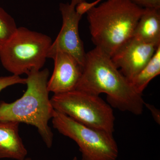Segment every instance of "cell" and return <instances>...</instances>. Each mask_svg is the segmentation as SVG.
Segmentation results:
<instances>
[{"instance_id": "obj_13", "label": "cell", "mask_w": 160, "mask_h": 160, "mask_svg": "<svg viewBox=\"0 0 160 160\" xmlns=\"http://www.w3.org/2000/svg\"><path fill=\"white\" fill-rule=\"evenodd\" d=\"M18 29L13 18L0 7V49L11 39Z\"/></svg>"}, {"instance_id": "obj_2", "label": "cell", "mask_w": 160, "mask_h": 160, "mask_svg": "<svg viewBox=\"0 0 160 160\" xmlns=\"http://www.w3.org/2000/svg\"><path fill=\"white\" fill-rule=\"evenodd\" d=\"M144 9L130 0H107L87 10L91 40L111 57L132 38Z\"/></svg>"}, {"instance_id": "obj_14", "label": "cell", "mask_w": 160, "mask_h": 160, "mask_svg": "<svg viewBox=\"0 0 160 160\" xmlns=\"http://www.w3.org/2000/svg\"><path fill=\"white\" fill-rule=\"evenodd\" d=\"M26 79L12 75L9 76L0 77V92L9 86L17 84H26Z\"/></svg>"}, {"instance_id": "obj_6", "label": "cell", "mask_w": 160, "mask_h": 160, "mask_svg": "<svg viewBox=\"0 0 160 160\" xmlns=\"http://www.w3.org/2000/svg\"><path fill=\"white\" fill-rule=\"evenodd\" d=\"M52 119L54 129L77 143L82 160L117 158L118 148L113 133L85 126L55 109Z\"/></svg>"}, {"instance_id": "obj_3", "label": "cell", "mask_w": 160, "mask_h": 160, "mask_svg": "<svg viewBox=\"0 0 160 160\" xmlns=\"http://www.w3.org/2000/svg\"><path fill=\"white\" fill-rule=\"evenodd\" d=\"M27 89L13 102H0V121L25 123L34 126L48 148H51L53 133L49 126L54 109L49 98L48 69L33 70L27 74Z\"/></svg>"}, {"instance_id": "obj_9", "label": "cell", "mask_w": 160, "mask_h": 160, "mask_svg": "<svg viewBox=\"0 0 160 160\" xmlns=\"http://www.w3.org/2000/svg\"><path fill=\"white\" fill-rule=\"evenodd\" d=\"M51 58L54 66L47 84L49 92L58 94L75 90L82 73L83 66L66 52H57Z\"/></svg>"}, {"instance_id": "obj_1", "label": "cell", "mask_w": 160, "mask_h": 160, "mask_svg": "<svg viewBox=\"0 0 160 160\" xmlns=\"http://www.w3.org/2000/svg\"><path fill=\"white\" fill-rule=\"evenodd\" d=\"M82 76L76 89L92 94L107 95L110 106L136 115L142 113L145 102L111 57L98 47L86 53Z\"/></svg>"}, {"instance_id": "obj_18", "label": "cell", "mask_w": 160, "mask_h": 160, "mask_svg": "<svg viewBox=\"0 0 160 160\" xmlns=\"http://www.w3.org/2000/svg\"><path fill=\"white\" fill-rule=\"evenodd\" d=\"M22 160H32L30 158H24V159H22Z\"/></svg>"}, {"instance_id": "obj_17", "label": "cell", "mask_w": 160, "mask_h": 160, "mask_svg": "<svg viewBox=\"0 0 160 160\" xmlns=\"http://www.w3.org/2000/svg\"><path fill=\"white\" fill-rule=\"evenodd\" d=\"M102 1V0H96L94 2L91 3L87 2L86 1H85L80 4V8L84 13H86L87 10H89L91 7L96 6L98 3Z\"/></svg>"}, {"instance_id": "obj_8", "label": "cell", "mask_w": 160, "mask_h": 160, "mask_svg": "<svg viewBox=\"0 0 160 160\" xmlns=\"http://www.w3.org/2000/svg\"><path fill=\"white\" fill-rule=\"evenodd\" d=\"M160 46L132 37L112 56V61L130 82L150 61Z\"/></svg>"}, {"instance_id": "obj_12", "label": "cell", "mask_w": 160, "mask_h": 160, "mask_svg": "<svg viewBox=\"0 0 160 160\" xmlns=\"http://www.w3.org/2000/svg\"><path fill=\"white\" fill-rule=\"evenodd\" d=\"M160 73V46L150 61L129 82L138 93L142 94L143 92L150 81Z\"/></svg>"}, {"instance_id": "obj_5", "label": "cell", "mask_w": 160, "mask_h": 160, "mask_svg": "<svg viewBox=\"0 0 160 160\" xmlns=\"http://www.w3.org/2000/svg\"><path fill=\"white\" fill-rule=\"evenodd\" d=\"M55 110L78 122L113 133L115 117L113 110L99 95L75 90L54 94L50 99Z\"/></svg>"}, {"instance_id": "obj_4", "label": "cell", "mask_w": 160, "mask_h": 160, "mask_svg": "<svg viewBox=\"0 0 160 160\" xmlns=\"http://www.w3.org/2000/svg\"><path fill=\"white\" fill-rule=\"evenodd\" d=\"M52 42L47 35L19 27L0 49L1 63L6 70L18 76L41 70L48 58Z\"/></svg>"}, {"instance_id": "obj_19", "label": "cell", "mask_w": 160, "mask_h": 160, "mask_svg": "<svg viewBox=\"0 0 160 160\" xmlns=\"http://www.w3.org/2000/svg\"><path fill=\"white\" fill-rule=\"evenodd\" d=\"M72 160H78L77 157H74V158H72Z\"/></svg>"}, {"instance_id": "obj_15", "label": "cell", "mask_w": 160, "mask_h": 160, "mask_svg": "<svg viewBox=\"0 0 160 160\" xmlns=\"http://www.w3.org/2000/svg\"><path fill=\"white\" fill-rule=\"evenodd\" d=\"M130 1L143 9L160 10V0H130Z\"/></svg>"}, {"instance_id": "obj_10", "label": "cell", "mask_w": 160, "mask_h": 160, "mask_svg": "<svg viewBox=\"0 0 160 160\" xmlns=\"http://www.w3.org/2000/svg\"><path fill=\"white\" fill-rule=\"evenodd\" d=\"M20 123L0 121V159H24L27 152L19 133Z\"/></svg>"}, {"instance_id": "obj_7", "label": "cell", "mask_w": 160, "mask_h": 160, "mask_svg": "<svg viewBox=\"0 0 160 160\" xmlns=\"http://www.w3.org/2000/svg\"><path fill=\"white\" fill-rule=\"evenodd\" d=\"M85 1L71 0L70 3H60L62 25L57 37L52 43L48 58H51L57 52H66L74 57L83 67L86 52L79 33V24L83 15L77 10L76 6Z\"/></svg>"}, {"instance_id": "obj_16", "label": "cell", "mask_w": 160, "mask_h": 160, "mask_svg": "<svg viewBox=\"0 0 160 160\" xmlns=\"http://www.w3.org/2000/svg\"><path fill=\"white\" fill-rule=\"evenodd\" d=\"M145 106L146 108L149 109V111L151 112L152 115L153 117V118L158 124L159 125L160 123V112L158 109H157L155 107L150 104L148 103H145Z\"/></svg>"}, {"instance_id": "obj_11", "label": "cell", "mask_w": 160, "mask_h": 160, "mask_svg": "<svg viewBox=\"0 0 160 160\" xmlns=\"http://www.w3.org/2000/svg\"><path fill=\"white\" fill-rule=\"evenodd\" d=\"M132 37L143 42L160 45V10L144 9Z\"/></svg>"}]
</instances>
